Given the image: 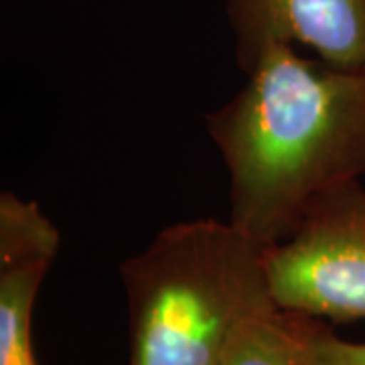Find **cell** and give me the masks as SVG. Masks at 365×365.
<instances>
[{
    "label": "cell",
    "instance_id": "3957f363",
    "mask_svg": "<svg viewBox=\"0 0 365 365\" xmlns=\"http://www.w3.org/2000/svg\"><path fill=\"white\" fill-rule=\"evenodd\" d=\"M278 309L331 321H365V187L323 195L282 242L264 250Z\"/></svg>",
    "mask_w": 365,
    "mask_h": 365
},
{
    "label": "cell",
    "instance_id": "277c9868",
    "mask_svg": "<svg viewBox=\"0 0 365 365\" xmlns=\"http://www.w3.org/2000/svg\"><path fill=\"white\" fill-rule=\"evenodd\" d=\"M246 73L272 45H302L331 66L365 67V0H225Z\"/></svg>",
    "mask_w": 365,
    "mask_h": 365
},
{
    "label": "cell",
    "instance_id": "52a82bcc",
    "mask_svg": "<svg viewBox=\"0 0 365 365\" xmlns=\"http://www.w3.org/2000/svg\"><path fill=\"white\" fill-rule=\"evenodd\" d=\"M61 248L57 225L37 201L14 191L0 195V262H45L53 264Z\"/></svg>",
    "mask_w": 365,
    "mask_h": 365
},
{
    "label": "cell",
    "instance_id": "ba28073f",
    "mask_svg": "<svg viewBox=\"0 0 365 365\" xmlns=\"http://www.w3.org/2000/svg\"><path fill=\"white\" fill-rule=\"evenodd\" d=\"M311 351L313 365H365V343L337 337L319 319L313 327Z\"/></svg>",
    "mask_w": 365,
    "mask_h": 365
},
{
    "label": "cell",
    "instance_id": "5b68a950",
    "mask_svg": "<svg viewBox=\"0 0 365 365\" xmlns=\"http://www.w3.org/2000/svg\"><path fill=\"white\" fill-rule=\"evenodd\" d=\"M314 323L278 307L256 311L234 329L222 365H313Z\"/></svg>",
    "mask_w": 365,
    "mask_h": 365
},
{
    "label": "cell",
    "instance_id": "7a4b0ae2",
    "mask_svg": "<svg viewBox=\"0 0 365 365\" xmlns=\"http://www.w3.org/2000/svg\"><path fill=\"white\" fill-rule=\"evenodd\" d=\"M130 317V365H222L234 329L276 307L264 248L230 220L163 227L120 264Z\"/></svg>",
    "mask_w": 365,
    "mask_h": 365
},
{
    "label": "cell",
    "instance_id": "6da1fadb",
    "mask_svg": "<svg viewBox=\"0 0 365 365\" xmlns=\"http://www.w3.org/2000/svg\"><path fill=\"white\" fill-rule=\"evenodd\" d=\"M205 128L227 169V220L270 248L321 197L365 177V67L272 45Z\"/></svg>",
    "mask_w": 365,
    "mask_h": 365
},
{
    "label": "cell",
    "instance_id": "8992f818",
    "mask_svg": "<svg viewBox=\"0 0 365 365\" xmlns=\"http://www.w3.org/2000/svg\"><path fill=\"white\" fill-rule=\"evenodd\" d=\"M49 266L0 262V365H39L33 347V309Z\"/></svg>",
    "mask_w": 365,
    "mask_h": 365
}]
</instances>
